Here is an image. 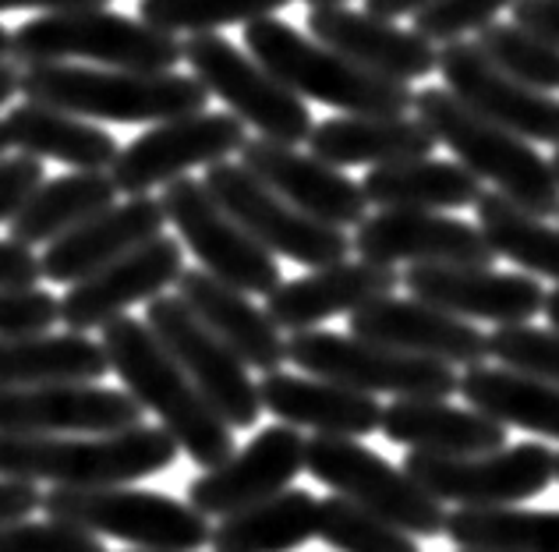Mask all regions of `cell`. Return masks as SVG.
<instances>
[{"label": "cell", "mask_w": 559, "mask_h": 552, "mask_svg": "<svg viewBox=\"0 0 559 552\" xmlns=\"http://www.w3.org/2000/svg\"><path fill=\"white\" fill-rule=\"evenodd\" d=\"M99 344L114 375L139 400V408L153 411L199 468L210 471L234 454V429L210 408V400L199 394V386L142 319H114L103 326Z\"/></svg>", "instance_id": "cell-1"}, {"label": "cell", "mask_w": 559, "mask_h": 552, "mask_svg": "<svg viewBox=\"0 0 559 552\" xmlns=\"http://www.w3.org/2000/svg\"><path fill=\"white\" fill-rule=\"evenodd\" d=\"M19 93L28 104L114 124H164L210 107L205 85L195 75H178V71L36 64L19 75Z\"/></svg>", "instance_id": "cell-2"}, {"label": "cell", "mask_w": 559, "mask_h": 552, "mask_svg": "<svg viewBox=\"0 0 559 552\" xmlns=\"http://www.w3.org/2000/svg\"><path fill=\"white\" fill-rule=\"evenodd\" d=\"M178 443L164 425H135L107 435H14L0 432V478L53 482L57 489L128 485L167 471Z\"/></svg>", "instance_id": "cell-3"}, {"label": "cell", "mask_w": 559, "mask_h": 552, "mask_svg": "<svg viewBox=\"0 0 559 552\" xmlns=\"http://www.w3.org/2000/svg\"><path fill=\"white\" fill-rule=\"evenodd\" d=\"M245 50L294 96L336 107L350 118H401L415 107L407 82L365 71L280 19L245 25Z\"/></svg>", "instance_id": "cell-4"}, {"label": "cell", "mask_w": 559, "mask_h": 552, "mask_svg": "<svg viewBox=\"0 0 559 552\" xmlns=\"http://www.w3.org/2000/svg\"><path fill=\"white\" fill-rule=\"evenodd\" d=\"M415 118L461 159V167L478 181H489L492 192L510 199L513 206L542 220L559 216V178L549 159L532 149V142L485 121L439 85L415 93Z\"/></svg>", "instance_id": "cell-5"}, {"label": "cell", "mask_w": 559, "mask_h": 552, "mask_svg": "<svg viewBox=\"0 0 559 552\" xmlns=\"http://www.w3.org/2000/svg\"><path fill=\"white\" fill-rule=\"evenodd\" d=\"M8 57L22 68L64 64L82 57L117 71H174L185 61V43L131 14L90 8L22 22L11 33Z\"/></svg>", "instance_id": "cell-6"}, {"label": "cell", "mask_w": 559, "mask_h": 552, "mask_svg": "<svg viewBox=\"0 0 559 552\" xmlns=\"http://www.w3.org/2000/svg\"><path fill=\"white\" fill-rule=\"evenodd\" d=\"M50 520L90 535L128 542L139 552H195L213 542V528L188 503L153 489L103 485V489H53L43 496Z\"/></svg>", "instance_id": "cell-7"}, {"label": "cell", "mask_w": 559, "mask_h": 552, "mask_svg": "<svg viewBox=\"0 0 559 552\" xmlns=\"http://www.w3.org/2000/svg\"><path fill=\"white\" fill-rule=\"evenodd\" d=\"M305 471L361 511L407 531L411 539L447 535V511L404 468H396L361 440L312 435L305 443Z\"/></svg>", "instance_id": "cell-8"}, {"label": "cell", "mask_w": 559, "mask_h": 552, "mask_svg": "<svg viewBox=\"0 0 559 552\" xmlns=\"http://www.w3.org/2000/svg\"><path fill=\"white\" fill-rule=\"evenodd\" d=\"M287 361L305 375L330 380L358 389V394H390L396 400H450L457 394V369L443 361L418 358L396 351L386 344H372L361 337H344L330 329H301L290 333Z\"/></svg>", "instance_id": "cell-9"}, {"label": "cell", "mask_w": 559, "mask_h": 552, "mask_svg": "<svg viewBox=\"0 0 559 552\" xmlns=\"http://www.w3.org/2000/svg\"><path fill=\"white\" fill-rule=\"evenodd\" d=\"M185 61L205 85V93L224 99L245 128L252 124L259 139L280 145H301L312 135V110L287 85H280L248 50L234 47L227 36L199 33L185 43Z\"/></svg>", "instance_id": "cell-10"}, {"label": "cell", "mask_w": 559, "mask_h": 552, "mask_svg": "<svg viewBox=\"0 0 559 552\" xmlns=\"http://www.w3.org/2000/svg\"><path fill=\"white\" fill-rule=\"evenodd\" d=\"M401 468L439 503L467 511L485 506H521L556 482V454L546 443H518L492 454H411Z\"/></svg>", "instance_id": "cell-11"}, {"label": "cell", "mask_w": 559, "mask_h": 552, "mask_svg": "<svg viewBox=\"0 0 559 552\" xmlns=\"http://www.w3.org/2000/svg\"><path fill=\"white\" fill-rule=\"evenodd\" d=\"M202 184L219 202V209H227V216H234L270 255H284L308 269H322L344 263L350 252V238L341 227L319 224L301 209H294L241 164L224 159V164L205 167Z\"/></svg>", "instance_id": "cell-12"}, {"label": "cell", "mask_w": 559, "mask_h": 552, "mask_svg": "<svg viewBox=\"0 0 559 552\" xmlns=\"http://www.w3.org/2000/svg\"><path fill=\"white\" fill-rule=\"evenodd\" d=\"M164 216L181 235V241L199 259V269H205L227 287L241 295H273L284 284L280 280L276 255H270L248 230L219 209V202L205 192V184L195 178H178L167 184Z\"/></svg>", "instance_id": "cell-13"}, {"label": "cell", "mask_w": 559, "mask_h": 552, "mask_svg": "<svg viewBox=\"0 0 559 552\" xmlns=\"http://www.w3.org/2000/svg\"><path fill=\"white\" fill-rule=\"evenodd\" d=\"M145 326L156 333V340L167 347L170 358L230 429H255L262 415L259 383L248 375L245 361L224 340L213 337L178 295H159L145 304Z\"/></svg>", "instance_id": "cell-14"}, {"label": "cell", "mask_w": 559, "mask_h": 552, "mask_svg": "<svg viewBox=\"0 0 559 552\" xmlns=\"http://www.w3.org/2000/svg\"><path fill=\"white\" fill-rule=\"evenodd\" d=\"M248 142L245 124L227 110H202L150 128L117 153L110 181L124 195H150L156 184L185 178L191 167L224 164Z\"/></svg>", "instance_id": "cell-15"}, {"label": "cell", "mask_w": 559, "mask_h": 552, "mask_svg": "<svg viewBox=\"0 0 559 552\" xmlns=\"http://www.w3.org/2000/svg\"><path fill=\"white\" fill-rule=\"evenodd\" d=\"M436 71L443 79V89L481 113L485 121L507 128L524 142H546L559 149V99L503 75L496 64L485 61L475 43L457 39L439 47Z\"/></svg>", "instance_id": "cell-16"}, {"label": "cell", "mask_w": 559, "mask_h": 552, "mask_svg": "<svg viewBox=\"0 0 559 552\" xmlns=\"http://www.w3.org/2000/svg\"><path fill=\"white\" fill-rule=\"evenodd\" d=\"M142 418L128 389L99 383L0 389V432L14 435H107L145 425Z\"/></svg>", "instance_id": "cell-17"}, {"label": "cell", "mask_w": 559, "mask_h": 552, "mask_svg": "<svg viewBox=\"0 0 559 552\" xmlns=\"http://www.w3.org/2000/svg\"><path fill=\"white\" fill-rule=\"evenodd\" d=\"M350 249L379 266H492L499 259L478 227L425 209H379L365 216Z\"/></svg>", "instance_id": "cell-18"}, {"label": "cell", "mask_w": 559, "mask_h": 552, "mask_svg": "<svg viewBox=\"0 0 559 552\" xmlns=\"http://www.w3.org/2000/svg\"><path fill=\"white\" fill-rule=\"evenodd\" d=\"M305 435L284 421L262 429L245 449H234L224 464H216L191 482L188 506L205 520H224L245 506H255L290 489L294 478L305 471Z\"/></svg>", "instance_id": "cell-19"}, {"label": "cell", "mask_w": 559, "mask_h": 552, "mask_svg": "<svg viewBox=\"0 0 559 552\" xmlns=\"http://www.w3.org/2000/svg\"><path fill=\"white\" fill-rule=\"evenodd\" d=\"M241 167L319 224L344 230L358 227L369 216L361 181H350L344 170L322 164L312 153H298V145L248 139L241 145Z\"/></svg>", "instance_id": "cell-20"}, {"label": "cell", "mask_w": 559, "mask_h": 552, "mask_svg": "<svg viewBox=\"0 0 559 552\" xmlns=\"http://www.w3.org/2000/svg\"><path fill=\"white\" fill-rule=\"evenodd\" d=\"M185 273V249L174 238H153L142 249L128 252L117 263L96 269L85 280L71 284L61 298V323L71 333L103 329L114 319H121L131 304L159 298L170 284H178Z\"/></svg>", "instance_id": "cell-21"}, {"label": "cell", "mask_w": 559, "mask_h": 552, "mask_svg": "<svg viewBox=\"0 0 559 552\" xmlns=\"http://www.w3.org/2000/svg\"><path fill=\"white\" fill-rule=\"evenodd\" d=\"M401 284L411 298L436 304L457 319L492 326L532 323L546 304V287L535 276L499 273L492 266H411Z\"/></svg>", "instance_id": "cell-22"}, {"label": "cell", "mask_w": 559, "mask_h": 552, "mask_svg": "<svg viewBox=\"0 0 559 552\" xmlns=\"http://www.w3.org/2000/svg\"><path fill=\"white\" fill-rule=\"evenodd\" d=\"M350 337L443 361L450 369H475L489 358V333H481L475 323L418 298L396 295L350 312Z\"/></svg>", "instance_id": "cell-23"}, {"label": "cell", "mask_w": 559, "mask_h": 552, "mask_svg": "<svg viewBox=\"0 0 559 552\" xmlns=\"http://www.w3.org/2000/svg\"><path fill=\"white\" fill-rule=\"evenodd\" d=\"M308 33L316 43L344 53L365 71H376L382 79L415 82L429 79L439 64L436 43L418 36L415 28H401L390 19H376L369 11H355L344 4L308 8Z\"/></svg>", "instance_id": "cell-24"}, {"label": "cell", "mask_w": 559, "mask_h": 552, "mask_svg": "<svg viewBox=\"0 0 559 552\" xmlns=\"http://www.w3.org/2000/svg\"><path fill=\"white\" fill-rule=\"evenodd\" d=\"M164 206L153 195H135L96 213L93 220L68 230L64 238L47 244V252L39 255V269L53 284H79L96 269L117 263L128 252L142 249L145 241L164 235Z\"/></svg>", "instance_id": "cell-25"}, {"label": "cell", "mask_w": 559, "mask_h": 552, "mask_svg": "<svg viewBox=\"0 0 559 552\" xmlns=\"http://www.w3.org/2000/svg\"><path fill=\"white\" fill-rule=\"evenodd\" d=\"M401 287V273L393 266L379 263H336L312 269L298 280L280 284L273 295L266 298V315L273 319L276 329H316L319 323H326L333 315H350L372 304L379 298H390Z\"/></svg>", "instance_id": "cell-26"}, {"label": "cell", "mask_w": 559, "mask_h": 552, "mask_svg": "<svg viewBox=\"0 0 559 552\" xmlns=\"http://www.w3.org/2000/svg\"><path fill=\"white\" fill-rule=\"evenodd\" d=\"M262 411L276 415L290 429H312L319 435H344V440H361L382 425V404L372 394L316 380V375L294 372H266L259 380Z\"/></svg>", "instance_id": "cell-27"}, {"label": "cell", "mask_w": 559, "mask_h": 552, "mask_svg": "<svg viewBox=\"0 0 559 552\" xmlns=\"http://www.w3.org/2000/svg\"><path fill=\"white\" fill-rule=\"evenodd\" d=\"M178 298L188 304L195 319L219 337L234 355H238L248 369L276 372L287 361V340L284 333L273 326L266 309L241 295V290L227 287L205 269H185L178 280Z\"/></svg>", "instance_id": "cell-28"}, {"label": "cell", "mask_w": 559, "mask_h": 552, "mask_svg": "<svg viewBox=\"0 0 559 552\" xmlns=\"http://www.w3.org/2000/svg\"><path fill=\"white\" fill-rule=\"evenodd\" d=\"M382 435L411 454H492L507 446V429L475 408H453L450 400H393L382 408Z\"/></svg>", "instance_id": "cell-29"}, {"label": "cell", "mask_w": 559, "mask_h": 552, "mask_svg": "<svg viewBox=\"0 0 559 552\" xmlns=\"http://www.w3.org/2000/svg\"><path fill=\"white\" fill-rule=\"evenodd\" d=\"M436 135L418 118H330L312 128L308 149L330 167H390L425 159L436 149Z\"/></svg>", "instance_id": "cell-30"}, {"label": "cell", "mask_w": 559, "mask_h": 552, "mask_svg": "<svg viewBox=\"0 0 559 552\" xmlns=\"http://www.w3.org/2000/svg\"><path fill=\"white\" fill-rule=\"evenodd\" d=\"M110 372L103 344L85 333H39V337H0V389L99 383Z\"/></svg>", "instance_id": "cell-31"}, {"label": "cell", "mask_w": 559, "mask_h": 552, "mask_svg": "<svg viewBox=\"0 0 559 552\" xmlns=\"http://www.w3.org/2000/svg\"><path fill=\"white\" fill-rule=\"evenodd\" d=\"M8 142L14 149L36 159H57L75 170H110L121 145L110 132L90 124L75 113L43 107V104H25L8 110L4 118Z\"/></svg>", "instance_id": "cell-32"}, {"label": "cell", "mask_w": 559, "mask_h": 552, "mask_svg": "<svg viewBox=\"0 0 559 552\" xmlns=\"http://www.w3.org/2000/svg\"><path fill=\"white\" fill-rule=\"evenodd\" d=\"M361 192L376 209H467L481 199V181L450 159H407V164L372 167L365 173Z\"/></svg>", "instance_id": "cell-33"}, {"label": "cell", "mask_w": 559, "mask_h": 552, "mask_svg": "<svg viewBox=\"0 0 559 552\" xmlns=\"http://www.w3.org/2000/svg\"><path fill=\"white\" fill-rule=\"evenodd\" d=\"M457 394L467 400V408L499 421L503 429L559 440V386L546 380L503 365H475L464 369Z\"/></svg>", "instance_id": "cell-34"}, {"label": "cell", "mask_w": 559, "mask_h": 552, "mask_svg": "<svg viewBox=\"0 0 559 552\" xmlns=\"http://www.w3.org/2000/svg\"><path fill=\"white\" fill-rule=\"evenodd\" d=\"M117 195L121 192L114 188L107 170H75L64 173V178L43 181L33 199L25 202V209L8 224L11 241L25 244V249L50 244L64 238L68 230L93 220L96 213L110 209Z\"/></svg>", "instance_id": "cell-35"}, {"label": "cell", "mask_w": 559, "mask_h": 552, "mask_svg": "<svg viewBox=\"0 0 559 552\" xmlns=\"http://www.w3.org/2000/svg\"><path fill=\"white\" fill-rule=\"evenodd\" d=\"M316 528L319 500L312 492L284 489L219 520L210 545L216 552H298L316 539Z\"/></svg>", "instance_id": "cell-36"}, {"label": "cell", "mask_w": 559, "mask_h": 552, "mask_svg": "<svg viewBox=\"0 0 559 552\" xmlns=\"http://www.w3.org/2000/svg\"><path fill=\"white\" fill-rule=\"evenodd\" d=\"M447 539L467 552H559V511L461 506L447 514Z\"/></svg>", "instance_id": "cell-37"}, {"label": "cell", "mask_w": 559, "mask_h": 552, "mask_svg": "<svg viewBox=\"0 0 559 552\" xmlns=\"http://www.w3.org/2000/svg\"><path fill=\"white\" fill-rule=\"evenodd\" d=\"M478 230L492 244L496 255L510 259L532 276H549L559 287V227L546 224L542 216L513 206L499 192H481L475 202Z\"/></svg>", "instance_id": "cell-38"}, {"label": "cell", "mask_w": 559, "mask_h": 552, "mask_svg": "<svg viewBox=\"0 0 559 552\" xmlns=\"http://www.w3.org/2000/svg\"><path fill=\"white\" fill-rule=\"evenodd\" d=\"M475 47L503 75L532 85L538 93L559 89V50L552 43L532 36L527 28L513 22H489L475 33Z\"/></svg>", "instance_id": "cell-39"}, {"label": "cell", "mask_w": 559, "mask_h": 552, "mask_svg": "<svg viewBox=\"0 0 559 552\" xmlns=\"http://www.w3.org/2000/svg\"><path fill=\"white\" fill-rule=\"evenodd\" d=\"M294 0H139V14L145 25L159 33H216L227 25H252L259 19H273V11Z\"/></svg>", "instance_id": "cell-40"}, {"label": "cell", "mask_w": 559, "mask_h": 552, "mask_svg": "<svg viewBox=\"0 0 559 552\" xmlns=\"http://www.w3.org/2000/svg\"><path fill=\"white\" fill-rule=\"evenodd\" d=\"M316 539L336 552H421L407 531L386 525L382 517L361 511L344 496H333V492L319 500Z\"/></svg>", "instance_id": "cell-41"}, {"label": "cell", "mask_w": 559, "mask_h": 552, "mask_svg": "<svg viewBox=\"0 0 559 552\" xmlns=\"http://www.w3.org/2000/svg\"><path fill=\"white\" fill-rule=\"evenodd\" d=\"M489 355L496 365L527 372L535 380H546L559 386V333L538 329L532 323L521 326H496L489 333Z\"/></svg>", "instance_id": "cell-42"}, {"label": "cell", "mask_w": 559, "mask_h": 552, "mask_svg": "<svg viewBox=\"0 0 559 552\" xmlns=\"http://www.w3.org/2000/svg\"><path fill=\"white\" fill-rule=\"evenodd\" d=\"M513 0H432L415 14V33L429 43H457L467 33H478Z\"/></svg>", "instance_id": "cell-43"}, {"label": "cell", "mask_w": 559, "mask_h": 552, "mask_svg": "<svg viewBox=\"0 0 559 552\" xmlns=\"http://www.w3.org/2000/svg\"><path fill=\"white\" fill-rule=\"evenodd\" d=\"M0 552H107L96 535L61 520H14L0 528Z\"/></svg>", "instance_id": "cell-44"}, {"label": "cell", "mask_w": 559, "mask_h": 552, "mask_svg": "<svg viewBox=\"0 0 559 552\" xmlns=\"http://www.w3.org/2000/svg\"><path fill=\"white\" fill-rule=\"evenodd\" d=\"M61 323V301L39 287H0V337H39Z\"/></svg>", "instance_id": "cell-45"}, {"label": "cell", "mask_w": 559, "mask_h": 552, "mask_svg": "<svg viewBox=\"0 0 559 552\" xmlns=\"http://www.w3.org/2000/svg\"><path fill=\"white\" fill-rule=\"evenodd\" d=\"M43 181L47 178H43V164L36 156L19 153L0 159V224H11Z\"/></svg>", "instance_id": "cell-46"}, {"label": "cell", "mask_w": 559, "mask_h": 552, "mask_svg": "<svg viewBox=\"0 0 559 552\" xmlns=\"http://www.w3.org/2000/svg\"><path fill=\"white\" fill-rule=\"evenodd\" d=\"M513 25L527 28L532 36L552 43L559 50V0H513Z\"/></svg>", "instance_id": "cell-47"}, {"label": "cell", "mask_w": 559, "mask_h": 552, "mask_svg": "<svg viewBox=\"0 0 559 552\" xmlns=\"http://www.w3.org/2000/svg\"><path fill=\"white\" fill-rule=\"evenodd\" d=\"M43 276L39 259L33 249L19 241H0V287H36Z\"/></svg>", "instance_id": "cell-48"}, {"label": "cell", "mask_w": 559, "mask_h": 552, "mask_svg": "<svg viewBox=\"0 0 559 552\" xmlns=\"http://www.w3.org/2000/svg\"><path fill=\"white\" fill-rule=\"evenodd\" d=\"M43 506V496L33 482H14V478H0V528L14 525V520H28Z\"/></svg>", "instance_id": "cell-49"}, {"label": "cell", "mask_w": 559, "mask_h": 552, "mask_svg": "<svg viewBox=\"0 0 559 552\" xmlns=\"http://www.w3.org/2000/svg\"><path fill=\"white\" fill-rule=\"evenodd\" d=\"M110 0H0V14L4 11H47V14H64V11H90V8H107Z\"/></svg>", "instance_id": "cell-50"}, {"label": "cell", "mask_w": 559, "mask_h": 552, "mask_svg": "<svg viewBox=\"0 0 559 552\" xmlns=\"http://www.w3.org/2000/svg\"><path fill=\"white\" fill-rule=\"evenodd\" d=\"M425 4H432V0H365V11L376 14V19H404V14H415L425 8Z\"/></svg>", "instance_id": "cell-51"}, {"label": "cell", "mask_w": 559, "mask_h": 552, "mask_svg": "<svg viewBox=\"0 0 559 552\" xmlns=\"http://www.w3.org/2000/svg\"><path fill=\"white\" fill-rule=\"evenodd\" d=\"M19 75H22V71L14 68L11 61H0V107L11 104V96L19 93Z\"/></svg>", "instance_id": "cell-52"}, {"label": "cell", "mask_w": 559, "mask_h": 552, "mask_svg": "<svg viewBox=\"0 0 559 552\" xmlns=\"http://www.w3.org/2000/svg\"><path fill=\"white\" fill-rule=\"evenodd\" d=\"M542 312H546V319H549V329L559 333V287L546 290V304H542Z\"/></svg>", "instance_id": "cell-53"}, {"label": "cell", "mask_w": 559, "mask_h": 552, "mask_svg": "<svg viewBox=\"0 0 559 552\" xmlns=\"http://www.w3.org/2000/svg\"><path fill=\"white\" fill-rule=\"evenodd\" d=\"M8 50H11V33H8L4 25H0V61L8 57Z\"/></svg>", "instance_id": "cell-54"}, {"label": "cell", "mask_w": 559, "mask_h": 552, "mask_svg": "<svg viewBox=\"0 0 559 552\" xmlns=\"http://www.w3.org/2000/svg\"><path fill=\"white\" fill-rule=\"evenodd\" d=\"M11 149V142H8V128H4V121H0V159H4V153Z\"/></svg>", "instance_id": "cell-55"}, {"label": "cell", "mask_w": 559, "mask_h": 552, "mask_svg": "<svg viewBox=\"0 0 559 552\" xmlns=\"http://www.w3.org/2000/svg\"><path fill=\"white\" fill-rule=\"evenodd\" d=\"M308 8H333V4H347V0H305Z\"/></svg>", "instance_id": "cell-56"}, {"label": "cell", "mask_w": 559, "mask_h": 552, "mask_svg": "<svg viewBox=\"0 0 559 552\" xmlns=\"http://www.w3.org/2000/svg\"><path fill=\"white\" fill-rule=\"evenodd\" d=\"M549 164H552V170H556V178H559V149L552 153V159H549Z\"/></svg>", "instance_id": "cell-57"}, {"label": "cell", "mask_w": 559, "mask_h": 552, "mask_svg": "<svg viewBox=\"0 0 559 552\" xmlns=\"http://www.w3.org/2000/svg\"><path fill=\"white\" fill-rule=\"evenodd\" d=\"M556 482H559V454H556Z\"/></svg>", "instance_id": "cell-58"}, {"label": "cell", "mask_w": 559, "mask_h": 552, "mask_svg": "<svg viewBox=\"0 0 559 552\" xmlns=\"http://www.w3.org/2000/svg\"><path fill=\"white\" fill-rule=\"evenodd\" d=\"M457 552H467V549H457Z\"/></svg>", "instance_id": "cell-59"}]
</instances>
